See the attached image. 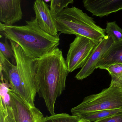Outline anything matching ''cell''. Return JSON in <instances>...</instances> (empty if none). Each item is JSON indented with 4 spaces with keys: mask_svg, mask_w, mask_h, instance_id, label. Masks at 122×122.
Wrapping results in <instances>:
<instances>
[{
    "mask_svg": "<svg viewBox=\"0 0 122 122\" xmlns=\"http://www.w3.org/2000/svg\"><path fill=\"white\" fill-rule=\"evenodd\" d=\"M34 73L37 93L43 99L49 113L53 115L56 100L66 89L69 73L61 50L57 47L34 59Z\"/></svg>",
    "mask_w": 122,
    "mask_h": 122,
    "instance_id": "6da1fadb",
    "label": "cell"
},
{
    "mask_svg": "<svg viewBox=\"0 0 122 122\" xmlns=\"http://www.w3.org/2000/svg\"><path fill=\"white\" fill-rule=\"evenodd\" d=\"M15 54L16 65L0 53L1 74L7 87L17 94L30 106L35 107L36 88L34 82V59L25 55L20 46L10 41Z\"/></svg>",
    "mask_w": 122,
    "mask_h": 122,
    "instance_id": "7a4b0ae2",
    "label": "cell"
},
{
    "mask_svg": "<svg viewBox=\"0 0 122 122\" xmlns=\"http://www.w3.org/2000/svg\"><path fill=\"white\" fill-rule=\"evenodd\" d=\"M24 25H8L0 22L1 36L18 44L24 54L35 59L53 51L60 44L59 36H52L42 30L36 17L26 21Z\"/></svg>",
    "mask_w": 122,
    "mask_h": 122,
    "instance_id": "3957f363",
    "label": "cell"
},
{
    "mask_svg": "<svg viewBox=\"0 0 122 122\" xmlns=\"http://www.w3.org/2000/svg\"><path fill=\"white\" fill-rule=\"evenodd\" d=\"M54 17L61 33L84 36L96 45L106 36L105 29L97 25L92 17L75 6L64 9Z\"/></svg>",
    "mask_w": 122,
    "mask_h": 122,
    "instance_id": "277c9868",
    "label": "cell"
},
{
    "mask_svg": "<svg viewBox=\"0 0 122 122\" xmlns=\"http://www.w3.org/2000/svg\"><path fill=\"white\" fill-rule=\"evenodd\" d=\"M122 108V87H109L97 94L84 98L79 105L71 110L72 115L89 112Z\"/></svg>",
    "mask_w": 122,
    "mask_h": 122,
    "instance_id": "5b68a950",
    "label": "cell"
},
{
    "mask_svg": "<svg viewBox=\"0 0 122 122\" xmlns=\"http://www.w3.org/2000/svg\"><path fill=\"white\" fill-rule=\"evenodd\" d=\"M97 45L91 40L77 36L69 45L66 61L69 72L82 68Z\"/></svg>",
    "mask_w": 122,
    "mask_h": 122,
    "instance_id": "8992f818",
    "label": "cell"
},
{
    "mask_svg": "<svg viewBox=\"0 0 122 122\" xmlns=\"http://www.w3.org/2000/svg\"><path fill=\"white\" fill-rule=\"evenodd\" d=\"M8 103L13 112L16 122H38L44 117L36 107H32L17 94L8 89Z\"/></svg>",
    "mask_w": 122,
    "mask_h": 122,
    "instance_id": "52a82bcc",
    "label": "cell"
},
{
    "mask_svg": "<svg viewBox=\"0 0 122 122\" xmlns=\"http://www.w3.org/2000/svg\"><path fill=\"white\" fill-rule=\"evenodd\" d=\"M113 43L111 38L106 35L101 41L96 46L86 64L77 74L75 78L78 80H82L91 74L95 70L97 69L99 61Z\"/></svg>",
    "mask_w": 122,
    "mask_h": 122,
    "instance_id": "ba28073f",
    "label": "cell"
},
{
    "mask_svg": "<svg viewBox=\"0 0 122 122\" xmlns=\"http://www.w3.org/2000/svg\"><path fill=\"white\" fill-rule=\"evenodd\" d=\"M33 9L41 28L52 36H58L55 17L48 5L43 0H36L34 3Z\"/></svg>",
    "mask_w": 122,
    "mask_h": 122,
    "instance_id": "9c48e42d",
    "label": "cell"
},
{
    "mask_svg": "<svg viewBox=\"0 0 122 122\" xmlns=\"http://www.w3.org/2000/svg\"><path fill=\"white\" fill-rule=\"evenodd\" d=\"M83 3L93 15L100 18L122 9V0H83Z\"/></svg>",
    "mask_w": 122,
    "mask_h": 122,
    "instance_id": "30bf717a",
    "label": "cell"
},
{
    "mask_svg": "<svg viewBox=\"0 0 122 122\" xmlns=\"http://www.w3.org/2000/svg\"><path fill=\"white\" fill-rule=\"evenodd\" d=\"M21 0H0V21L12 25L21 20L23 16Z\"/></svg>",
    "mask_w": 122,
    "mask_h": 122,
    "instance_id": "8fae6325",
    "label": "cell"
},
{
    "mask_svg": "<svg viewBox=\"0 0 122 122\" xmlns=\"http://www.w3.org/2000/svg\"><path fill=\"white\" fill-rule=\"evenodd\" d=\"M122 64V40L113 42L99 61L97 69L106 70L111 65Z\"/></svg>",
    "mask_w": 122,
    "mask_h": 122,
    "instance_id": "7c38bea8",
    "label": "cell"
},
{
    "mask_svg": "<svg viewBox=\"0 0 122 122\" xmlns=\"http://www.w3.org/2000/svg\"><path fill=\"white\" fill-rule=\"evenodd\" d=\"M121 112H122V108L89 112L76 116L79 118L80 122H94Z\"/></svg>",
    "mask_w": 122,
    "mask_h": 122,
    "instance_id": "4fadbf2b",
    "label": "cell"
},
{
    "mask_svg": "<svg viewBox=\"0 0 122 122\" xmlns=\"http://www.w3.org/2000/svg\"><path fill=\"white\" fill-rule=\"evenodd\" d=\"M111 77L110 86L122 87V64L111 65L106 69Z\"/></svg>",
    "mask_w": 122,
    "mask_h": 122,
    "instance_id": "5bb4252c",
    "label": "cell"
},
{
    "mask_svg": "<svg viewBox=\"0 0 122 122\" xmlns=\"http://www.w3.org/2000/svg\"><path fill=\"white\" fill-rule=\"evenodd\" d=\"M0 122H16L11 108L1 95L0 104Z\"/></svg>",
    "mask_w": 122,
    "mask_h": 122,
    "instance_id": "9a60e30c",
    "label": "cell"
},
{
    "mask_svg": "<svg viewBox=\"0 0 122 122\" xmlns=\"http://www.w3.org/2000/svg\"><path fill=\"white\" fill-rule=\"evenodd\" d=\"M105 30V33L111 38L113 42L122 40V29L117 25L116 21L107 22Z\"/></svg>",
    "mask_w": 122,
    "mask_h": 122,
    "instance_id": "2e32d148",
    "label": "cell"
},
{
    "mask_svg": "<svg viewBox=\"0 0 122 122\" xmlns=\"http://www.w3.org/2000/svg\"><path fill=\"white\" fill-rule=\"evenodd\" d=\"M42 122H80V120L76 116L61 113L44 117Z\"/></svg>",
    "mask_w": 122,
    "mask_h": 122,
    "instance_id": "e0dca14e",
    "label": "cell"
},
{
    "mask_svg": "<svg viewBox=\"0 0 122 122\" xmlns=\"http://www.w3.org/2000/svg\"><path fill=\"white\" fill-rule=\"evenodd\" d=\"M74 0H52L50 5L51 12L53 15H56L69 4L74 3Z\"/></svg>",
    "mask_w": 122,
    "mask_h": 122,
    "instance_id": "ac0fdd59",
    "label": "cell"
},
{
    "mask_svg": "<svg viewBox=\"0 0 122 122\" xmlns=\"http://www.w3.org/2000/svg\"><path fill=\"white\" fill-rule=\"evenodd\" d=\"M6 39H5L4 42L0 43V53L8 60L11 59L13 61H15V54L11 46L9 44Z\"/></svg>",
    "mask_w": 122,
    "mask_h": 122,
    "instance_id": "d6986e66",
    "label": "cell"
},
{
    "mask_svg": "<svg viewBox=\"0 0 122 122\" xmlns=\"http://www.w3.org/2000/svg\"><path fill=\"white\" fill-rule=\"evenodd\" d=\"M94 122H122V112Z\"/></svg>",
    "mask_w": 122,
    "mask_h": 122,
    "instance_id": "ffe728a7",
    "label": "cell"
},
{
    "mask_svg": "<svg viewBox=\"0 0 122 122\" xmlns=\"http://www.w3.org/2000/svg\"><path fill=\"white\" fill-rule=\"evenodd\" d=\"M44 0L45 2L47 3V2H49V1H51L52 0Z\"/></svg>",
    "mask_w": 122,
    "mask_h": 122,
    "instance_id": "44dd1931",
    "label": "cell"
},
{
    "mask_svg": "<svg viewBox=\"0 0 122 122\" xmlns=\"http://www.w3.org/2000/svg\"><path fill=\"white\" fill-rule=\"evenodd\" d=\"M43 118H42L41 120H40L39 121H38V122H42V120H43Z\"/></svg>",
    "mask_w": 122,
    "mask_h": 122,
    "instance_id": "7402d4cb",
    "label": "cell"
},
{
    "mask_svg": "<svg viewBox=\"0 0 122 122\" xmlns=\"http://www.w3.org/2000/svg\"></svg>",
    "mask_w": 122,
    "mask_h": 122,
    "instance_id": "603a6c76",
    "label": "cell"
}]
</instances>
